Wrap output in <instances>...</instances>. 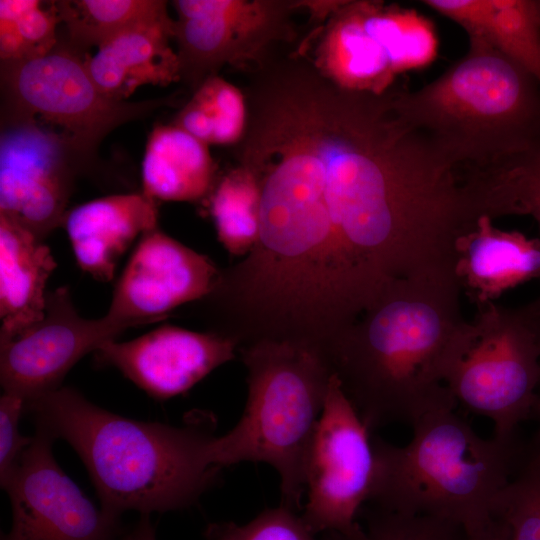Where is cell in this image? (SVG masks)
Returning a JSON list of instances; mask_svg holds the SVG:
<instances>
[{
    "label": "cell",
    "mask_w": 540,
    "mask_h": 540,
    "mask_svg": "<svg viewBox=\"0 0 540 540\" xmlns=\"http://www.w3.org/2000/svg\"><path fill=\"white\" fill-rule=\"evenodd\" d=\"M173 22L165 9L100 46L86 59L98 89L110 99L127 101L140 86L180 80L178 55L170 45Z\"/></svg>",
    "instance_id": "obj_19"
},
{
    "label": "cell",
    "mask_w": 540,
    "mask_h": 540,
    "mask_svg": "<svg viewBox=\"0 0 540 540\" xmlns=\"http://www.w3.org/2000/svg\"><path fill=\"white\" fill-rule=\"evenodd\" d=\"M444 17L469 40L498 50L540 82V17L536 0H448Z\"/></svg>",
    "instance_id": "obj_22"
},
{
    "label": "cell",
    "mask_w": 540,
    "mask_h": 540,
    "mask_svg": "<svg viewBox=\"0 0 540 540\" xmlns=\"http://www.w3.org/2000/svg\"><path fill=\"white\" fill-rule=\"evenodd\" d=\"M238 349L236 341L215 332L166 324L129 341H106L95 355L99 365L116 368L151 397L166 400L234 359Z\"/></svg>",
    "instance_id": "obj_16"
},
{
    "label": "cell",
    "mask_w": 540,
    "mask_h": 540,
    "mask_svg": "<svg viewBox=\"0 0 540 540\" xmlns=\"http://www.w3.org/2000/svg\"><path fill=\"white\" fill-rule=\"evenodd\" d=\"M61 21L66 24L70 47L80 49L104 43L166 9L159 0H73L58 1Z\"/></svg>",
    "instance_id": "obj_26"
},
{
    "label": "cell",
    "mask_w": 540,
    "mask_h": 540,
    "mask_svg": "<svg viewBox=\"0 0 540 540\" xmlns=\"http://www.w3.org/2000/svg\"><path fill=\"white\" fill-rule=\"evenodd\" d=\"M492 511L511 540H540V463L529 458L497 494Z\"/></svg>",
    "instance_id": "obj_29"
},
{
    "label": "cell",
    "mask_w": 540,
    "mask_h": 540,
    "mask_svg": "<svg viewBox=\"0 0 540 540\" xmlns=\"http://www.w3.org/2000/svg\"><path fill=\"white\" fill-rule=\"evenodd\" d=\"M402 117L463 166H481L540 144V82L492 46L467 53L415 91H393Z\"/></svg>",
    "instance_id": "obj_5"
},
{
    "label": "cell",
    "mask_w": 540,
    "mask_h": 540,
    "mask_svg": "<svg viewBox=\"0 0 540 540\" xmlns=\"http://www.w3.org/2000/svg\"><path fill=\"white\" fill-rule=\"evenodd\" d=\"M454 273L476 308L530 280H540V238L496 227L481 215L454 247Z\"/></svg>",
    "instance_id": "obj_17"
},
{
    "label": "cell",
    "mask_w": 540,
    "mask_h": 540,
    "mask_svg": "<svg viewBox=\"0 0 540 540\" xmlns=\"http://www.w3.org/2000/svg\"><path fill=\"white\" fill-rule=\"evenodd\" d=\"M321 540H472L459 524L444 518L401 513L375 506L347 531H328Z\"/></svg>",
    "instance_id": "obj_28"
},
{
    "label": "cell",
    "mask_w": 540,
    "mask_h": 540,
    "mask_svg": "<svg viewBox=\"0 0 540 540\" xmlns=\"http://www.w3.org/2000/svg\"><path fill=\"white\" fill-rule=\"evenodd\" d=\"M204 536L206 540H317L302 517L282 505L264 510L245 525L210 523Z\"/></svg>",
    "instance_id": "obj_30"
},
{
    "label": "cell",
    "mask_w": 540,
    "mask_h": 540,
    "mask_svg": "<svg viewBox=\"0 0 540 540\" xmlns=\"http://www.w3.org/2000/svg\"><path fill=\"white\" fill-rule=\"evenodd\" d=\"M532 415H535L540 424V391H538V393L536 394L532 408ZM530 458L540 463V432L538 435L537 447L535 448L534 453Z\"/></svg>",
    "instance_id": "obj_34"
},
{
    "label": "cell",
    "mask_w": 540,
    "mask_h": 540,
    "mask_svg": "<svg viewBox=\"0 0 540 540\" xmlns=\"http://www.w3.org/2000/svg\"><path fill=\"white\" fill-rule=\"evenodd\" d=\"M119 540H156L155 528L151 523L150 514H141L133 528L122 534Z\"/></svg>",
    "instance_id": "obj_32"
},
{
    "label": "cell",
    "mask_w": 540,
    "mask_h": 540,
    "mask_svg": "<svg viewBox=\"0 0 540 540\" xmlns=\"http://www.w3.org/2000/svg\"><path fill=\"white\" fill-rule=\"evenodd\" d=\"M208 146L173 123L155 125L142 161V193L165 201L209 197L217 180Z\"/></svg>",
    "instance_id": "obj_21"
},
{
    "label": "cell",
    "mask_w": 540,
    "mask_h": 540,
    "mask_svg": "<svg viewBox=\"0 0 540 540\" xmlns=\"http://www.w3.org/2000/svg\"><path fill=\"white\" fill-rule=\"evenodd\" d=\"M173 22L180 80L196 90L224 66L251 73L299 38L296 18L311 0H176Z\"/></svg>",
    "instance_id": "obj_9"
},
{
    "label": "cell",
    "mask_w": 540,
    "mask_h": 540,
    "mask_svg": "<svg viewBox=\"0 0 540 540\" xmlns=\"http://www.w3.org/2000/svg\"><path fill=\"white\" fill-rule=\"evenodd\" d=\"M433 24L417 11L376 0H340L297 52L341 88L383 94L397 76L429 65L437 56Z\"/></svg>",
    "instance_id": "obj_8"
},
{
    "label": "cell",
    "mask_w": 540,
    "mask_h": 540,
    "mask_svg": "<svg viewBox=\"0 0 540 540\" xmlns=\"http://www.w3.org/2000/svg\"><path fill=\"white\" fill-rule=\"evenodd\" d=\"M536 6H537L539 17H540V0H536Z\"/></svg>",
    "instance_id": "obj_35"
},
{
    "label": "cell",
    "mask_w": 540,
    "mask_h": 540,
    "mask_svg": "<svg viewBox=\"0 0 540 540\" xmlns=\"http://www.w3.org/2000/svg\"><path fill=\"white\" fill-rule=\"evenodd\" d=\"M238 351L247 370V402L237 424L212 441L210 461L219 468L271 465L280 477V505L298 512L307 450L333 370L322 348L303 341L264 339Z\"/></svg>",
    "instance_id": "obj_6"
},
{
    "label": "cell",
    "mask_w": 540,
    "mask_h": 540,
    "mask_svg": "<svg viewBox=\"0 0 540 540\" xmlns=\"http://www.w3.org/2000/svg\"><path fill=\"white\" fill-rule=\"evenodd\" d=\"M247 122L244 92L217 75L194 90L173 124L207 145H236L245 134Z\"/></svg>",
    "instance_id": "obj_24"
},
{
    "label": "cell",
    "mask_w": 540,
    "mask_h": 540,
    "mask_svg": "<svg viewBox=\"0 0 540 540\" xmlns=\"http://www.w3.org/2000/svg\"><path fill=\"white\" fill-rule=\"evenodd\" d=\"M24 412H26V403L22 398L3 392L0 397V484L2 488L7 484L33 439V436H25L20 432V418Z\"/></svg>",
    "instance_id": "obj_31"
},
{
    "label": "cell",
    "mask_w": 540,
    "mask_h": 540,
    "mask_svg": "<svg viewBox=\"0 0 540 540\" xmlns=\"http://www.w3.org/2000/svg\"><path fill=\"white\" fill-rule=\"evenodd\" d=\"M479 216H530L540 232V144L495 162L463 168Z\"/></svg>",
    "instance_id": "obj_23"
},
{
    "label": "cell",
    "mask_w": 540,
    "mask_h": 540,
    "mask_svg": "<svg viewBox=\"0 0 540 540\" xmlns=\"http://www.w3.org/2000/svg\"><path fill=\"white\" fill-rule=\"evenodd\" d=\"M35 426L70 444L85 465L101 508L120 517L186 508L210 488L221 468L209 450L213 419L190 416L183 426L112 413L70 387L26 404Z\"/></svg>",
    "instance_id": "obj_3"
},
{
    "label": "cell",
    "mask_w": 540,
    "mask_h": 540,
    "mask_svg": "<svg viewBox=\"0 0 540 540\" xmlns=\"http://www.w3.org/2000/svg\"><path fill=\"white\" fill-rule=\"evenodd\" d=\"M56 266L43 239L0 213V340L44 317L45 286Z\"/></svg>",
    "instance_id": "obj_20"
},
{
    "label": "cell",
    "mask_w": 540,
    "mask_h": 540,
    "mask_svg": "<svg viewBox=\"0 0 540 540\" xmlns=\"http://www.w3.org/2000/svg\"><path fill=\"white\" fill-rule=\"evenodd\" d=\"M60 21L56 2L44 8L39 0H1V63L28 61L50 53L58 45Z\"/></svg>",
    "instance_id": "obj_27"
},
{
    "label": "cell",
    "mask_w": 540,
    "mask_h": 540,
    "mask_svg": "<svg viewBox=\"0 0 540 540\" xmlns=\"http://www.w3.org/2000/svg\"><path fill=\"white\" fill-rule=\"evenodd\" d=\"M158 209L144 193L114 194L66 212L64 227L79 267L109 282L120 258L137 237L157 228Z\"/></svg>",
    "instance_id": "obj_18"
},
{
    "label": "cell",
    "mask_w": 540,
    "mask_h": 540,
    "mask_svg": "<svg viewBox=\"0 0 540 540\" xmlns=\"http://www.w3.org/2000/svg\"><path fill=\"white\" fill-rule=\"evenodd\" d=\"M471 538L472 540H511L506 527L496 519Z\"/></svg>",
    "instance_id": "obj_33"
},
{
    "label": "cell",
    "mask_w": 540,
    "mask_h": 540,
    "mask_svg": "<svg viewBox=\"0 0 540 540\" xmlns=\"http://www.w3.org/2000/svg\"><path fill=\"white\" fill-rule=\"evenodd\" d=\"M237 165L260 188L238 273L287 315L337 325L400 280L453 267L478 219L461 165L405 120L393 89L339 87L291 53L252 73Z\"/></svg>",
    "instance_id": "obj_1"
},
{
    "label": "cell",
    "mask_w": 540,
    "mask_h": 540,
    "mask_svg": "<svg viewBox=\"0 0 540 540\" xmlns=\"http://www.w3.org/2000/svg\"><path fill=\"white\" fill-rule=\"evenodd\" d=\"M124 331L106 316L85 319L68 287L47 292L44 317L17 335L0 340L3 392L37 400L59 388L69 370L87 353Z\"/></svg>",
    "instance_id": "obj_14"
},
{
    "label": "cell",
    "mask_w": 540,
    "mask_h": 540,
    "mask_svg": "<svg viewBox=\"0 0 540 540\" xmlns=\"http://www.w3.org/2000/svg\"><path fill=\"white\" fill-rule=\"evenodd\" d=\"M219 272L206 255L155 228L138 241L105 316L122 331L164 320L177 307L205 298Z\"/></svg>",
    "instance_id": "obj_15"
},
{
    "label": "cell",
    "mask_w": 540,
    "mask_h": 540,
    "mask_svg": "<svg viewBox=\"0 0 540 540\" xmlns=\"http://www.w3.org/2000/svg\"><path fill=\"white\" fill-rule=\"evenodd\" d=\"M4 113L35 118L65 134L89 159L113 129L148 115L168 101H117L105 96L71 47L57 45L47 55L1 63Z\"/></svg>",
    "instance_id": "obj_10"
},
{
    "label": "cell",
    "mask_w": 540,
    "mask_h": 540,
    "mask_svg": "<svg viewBox=\"0 0 540 540\" xmlns=\"http://www.w3.org/2000/svg\"><path fill=\"white\" fill-rule=\"evenodd\" d=\"M454 408L421 417L405 446L372 437L375 506L451 520L470 536L493 520V502L511 480L516 440L480 437Z\"/></svg>",
    "instance_id": "obj_4"
},
{
    "label": "cell",
    "mask_w": 540,
    "mask_h": 540,
    "mask_svg": "<svg viewBox=\"0 0 540 540\" xmlns=\"http://www.w3.org/2000/svg\"><path fill=\"white\" fill-rule=\"evenodd\" d=\"M444 384L456 402L492 421L493 437L516 440L540 388V296L517 307H478L457 332Z\"/></svg>",
    "instance_id": "obj_7"
},
{
    "label": "cell",
    "mask_w": 540,
    "mask_h": 540,
    "mask_svg": "<svg viewBox=\"0 0 540 540\" xmlns=\"http://www.w3.org/2000/svg\"><path fill=\"white\" fill-rule=\"evenodd\" d=\"M53 441L36 428L4 486L12 525L1 540H119L120 517L97 508L65 474L53 455Z\"/></svg>",
    "instance_id": "obj_13"
},
{
    "label": "cell",
    "mask_w": 540,
    "mask_h": 540,
    "mask_svg": "<svg viewBox=\"0 0 540 540\" xmlns=\"http://www.w3.org/2000/svg\"><path fill=\"white\" fill-rule=\"evenodd\" d=\"M370 433L333 373L305 461L301 517L312 533L343 532L357 522L374 476Z\"/></svg>",
    "instance_id": "obj_11"
},
{
    "label": "cell",
    "mask_w": 540,
    "mask_h": 540,
    "mask_svg": "<svg viewBox=\"0 0 540 540\" xmlns=\"http://www.w3.org/2000/svg\"><path fill=\"white\" fill-rule=\"evenodd\" d=\"M87 160L55 128L35 118L2 114L0 213L44 240L62 226L76 175Z\"/></svg>",
    "instance_id": "obj_12"
},
{
    "label": "cell",
    "mask_w": 540,
    "mask_h": 540,
    "mask_svg": "<svg viewBox=\"0 0 540 540\" xmlns=\"http://www.w3.org/2000/svg\"><path fill=\"white\" fill-rule=\"evenodd\" d=\"M209 210L218 240L234 256H245L260 229V188L256 177L237 165L215 184Z\"/></svg>",
    "instance_id": "obj_25"
},
{
    "label": "cell",
    "mask_w": 540,
    "mask_h": 540,
    "mask_svg": "<svg viewBox=\"0 0 540 540\" xmlns=\"http://www.w3.org/2000/svg\"><path fill=\"white\" fill-rule=\"evenodd\" d=\"M461 293L454 268L400 280L324 348L370 431L455 407L444 372Z\"/></svg>",
    "instance_id": "obj_2"
}]
</instances>
